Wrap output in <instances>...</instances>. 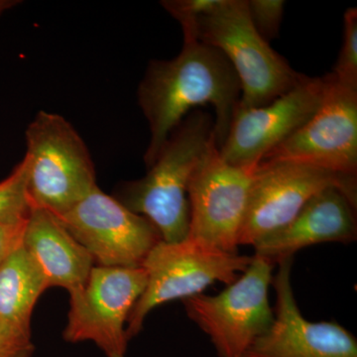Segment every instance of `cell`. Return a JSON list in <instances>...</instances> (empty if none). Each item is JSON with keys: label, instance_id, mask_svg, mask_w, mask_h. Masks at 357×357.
I'll return each mask as SVG.
<instances>
[{"label": "cell", "instance_id": "1", "mask_svg": "<svg viewBox=\"0 0 357 357\" xmlns=\"http://www.w3.org/2000/svg\"><path fill=\"white\" fill-rule=\"evenodd\" d=\"M137 98L150 129L144 154L149 168L174 129L197 107L215 109L213 134L220 149L239 109L241 88L222 52L199 41L184 42L177 57L150 61Z\"/></svg>", "mask_w": 357, "mask_h": 357}, {"label": "cell", "instance_id": "2", "mask_svg": "<svg viewBox=\"0 0 357 357\" xmlns=\"http://www.w3.org/2000/svg\"><path fill=\"white\" fill-rule=\"evenodd\" d=\"M213 126L210 114L192 112L174 129L146 175L117 189L114 198L147 218L165 243L189 237L188 189L197 167L215 143Z\"/></svg>", "mask_w": 357, "mask_h": 357}, {"label": "cell", "instance_id": "3", "mask_svg": "<svg viewBox=\"0 0 357 357\" xmlns=\"http://www.w3.org/2000/svg\"><path fill=\"white\" fill-rule=\"evenodd\" d=\"M196 40L222 52L234 68L241 88L239 109L266 105L304 77L256 31L246 0H222L199 17Z\"/></svg>", "mask_w": 357, "mask_h": 357}, {"label": "cell", "instance_id": "4", "mask_svg": "<svg viewBox=\"0 0 357 357\" xmlns=\"http://www.w3.org/2000/svg\"><path fill=\"white\" fill-rule=\"evenodd\" d=\"M31 206L64 215L98 187L88 146L60 114L41 110L25 132Z\"/></svg>", "mask_w": 357, "mask_h": 357}, {"label": "cell", "instance_id": "5", "mask_svg": "<svg viewBox=\"0 0 357 357\" xmlns=\"http://www.w3.org/2000/svg\"><path fill=\"white\" fill-rule=\"evenodd\" d=\"M252 261V256L225 252L187 238L181 243L161 241L142 263L147 284L126 324L128 340L141 332L152 310L174 300H185L203 294L215 282L230 285Z\"/></svg>", "mask_w": 357, "mask_h": 357}, {"label": "cell", "instance_id": "6", "mask_svg": "<svg viewBox=\"0 0 357 357\" xmlns=\"http://www.w3.org/2000/svg\"><path fill=\"white\" fill-rule=\"evenodd\" d=\"M274 264L253 255L248 269L222 293L183 300L188 317L210 337L218 357H243L273 324L269 287Z\"/></svg>", "mask_w": 357, "mask_h": 357}, {"label": "cell", "instance_id": "7", "mask_svg": "<svg viewBox=\"0 0 357 357\" xmlns=\"http://www.w3.org/2000/svg\"><path fill=\"white\" fill-rule=\"evenodd\" d=\"M146 284L143 267H93L86 285L70 294L66 342H91L107 357H126V324Z\"/></svg>", "mask_w": 357, "mask_h": 357}, {"label": "cell", "instance_id": "8", "mask_svg": "<svg viewBox=\"0 0 357 357\" xmlns=\"http://www.w3.org/2000/svg\"><path fill=\"white\" fill-rule=\"evenodd\" d=\"M256 168L227 163L213 143L190 181L188 238L225 252L238 253Z\"/></svg>", "mask_w": 357, "mask_h": 357}, {"label": "cell", "instance_id": "9", "mask_svg": "<svg viewBox=\"0 0 357 357\" xmlns=\"http://www.w3.org/2000/svg\"><path fill=\"white\" fill-rule=\"evenodd\" d=\"M324 79L316 114L259 164L293 162L356 177L357 89L340 83L332 73Z\"/></svg>", "mask_w": 357, "mask_h": 357}, {"label": "cell", "instance_id": "10", "mask_svg": "<svg viewBox=\"0 0 357 357\" xmlns=\"http://www.w3.org/2000/svg\"><path fill=\"white\" fill-rule=\"evenodd\" d=\"M337 187L357 204L356 177L293 162L259 164L249 194L239 245L256 241L288 225L314 195Z\"/></svg>", "mask_w": 357, "mask_h": 357}, {"label": "cell", "instance_id": "11", "mask_svg": "<svg viewBox=\"0 0 357 357\" xmlns=\"http://www.w3.org/2000/svg\"><path fill=\"white\" fill-rule=\"evenodd\" d=\"M57 218L98 266L141 267L150 250L162 241L147 218L128 210L98 185Z\"/></svg>", "mask_w": 357, "mask_h": 357}, {"label": "cell", "instance_id": "12", "mask_svg": "<svg viewBox=\"0 0 357 357\" xmlns=\"http://www.w3.org/2000/svg\"><path fill=\"white\" fill-rule=\"evenodd\" d=\"M324 91V77L304 76L299 84L273 102L260 107L238 109L218 149L220 156L234 166L257 167L268 153L316 114Z\"/></svg>", "mask_w": 357, "mask_h": 357}, {"label": "cell", "instance_id": "13", "mask_svg": "<svg viewBox=\"0 0 357 357\" xmlns=\"http://www.w3.org/2000/svg\"><path fill=\"white\" fill-rule=\"evenodd\" d=\"M293 257L278 262L274 277L276 310L269 330L258 337L243 357H357V340L333 321L312 323L301 314L294 297Z\"/></svg>", "mask_w": 357, "mask_h": 357}, {"label": "cell", "instance_id": "14", "mask_svg": "<svg viewBox=\"0 0 357 357\" xmlns=\"http://www.w3.org/2000/svg\"><path fill=\"white\" fill-rule=\"evenodd\" d=\"M356 206L342 190L326 188L309 199L288 225L256 241L255 255L278 263L314 244L354 243Z\"/></svg>", "mask_w": 357, "mask_h": 357}, {"label": "cell", "instance_id": "15", "mask_svg": "<svg viewBox=\"0 0 357 357\" xmlns=\"http://www.w3.org/2000/svg\"><path fill=\"white\" fill-rule=\"evenodd\" d=\"M21 243L43 272L49 287L73 293L86 285L95 267L93 256L44 208L32 206Z\"/></svg>", "mask_w": 357, "mask_h": 357}, {"label": "cell", "instance_id": "16", "mask_svg": "<svg viewBox=\"0 0 357 357\" xmlns=\"http://www.w3.org/2000/svg\"><path fill=\"white\" fill-rule=\"evenodd\" d=\"M48 288L43 272L20 241L0 264V326L31 337L33 310Z\"/></svg>", "mask_w": 357, "mask_h": 357}, {"label": "cell", "instance_id": "17", "mask_svg": "<svg viewBox=\"0 0 357 357\" xmlns=\"http://www.w3.org/2000/svg\"><path fill=\"white\" fill-rule=\"evenodd\" d=\"M29 161H22L8 177L0 182V225H18L26 222L31 211L28 194Z\"/></svg>", "mask_w": 357, "mask_h": 357}, {"label": "cell", "instance_id": "18", "mask_svg": "<svg viewBox=\"0 0 357 357\" xmlns=\"http://www.w3.org/2000/svg\"><path fill=\"white\" fill-rule=\"evenodd\" d=\"M340 83L357 89V9L351 7L344 15V40L332 73Z\"/></svg>", "mask_w": 357, "mask_h": 357}, {"label": "cell", "instance_id": "19", "mask_svg": "<svg viewBox=\"0 0 357 357\" xmlns=\"http://www.w3.org/2000/svg\"><path fill=\"white\" fill-rule=\"evenodd\" d=\"M222 0H164L161 6L180 23L184 42L197 41V21L204 14L217 8Z\"/></svg>", "mask_w": 357, "mask_h": 357}, {"label": "cell", "instance_id": "20", "mask_svg": "<svg viewBox=\"0 0 357 357\" xmlns=\"http://www.w3.org/2000/svg\"><path fill=\"white\" fill-rule=\"evenodd\" d=\"M248 10L251 22L265 41L277 38L280 32L286 2L284 0H249Z\"/></svg>", "mask_w": 357, "mask_h": 357}, {"label": "cell", "instance_id": "21", "mask_svg": "<svg viewBox=\"0 0 357 357\" xmlns=\"http://www.w3.org/2000/svg\"><path fill=\"white\" fill-rule=\"evenodd\" d=\"M34 351L31 337L14 335L0 326V357H32Z\"/></svg>", "mask_w": 357, "mask_h": 357}, {"label": "cell", "instance_id": "22", "mask_svg": "<svg viewBox=\"0 0 357 357\" xmlns=\"http://www.w3.org/2000/svg\"><path fill=\"white\" fill-rule=\"evenodd\" d=\"M25 223L0 225V264L22 239Z\"/></svg>", "mask_w": 357, "mask_h": 357}, {"label": "cell", "instance_id": "23", "mask_svg": "<svg viewBox=\"0 0 357 357\" xmlns=\"http://www.w3.org/2000/svg\"><path fill=\"white\" fill-rule=\"evenodd\" d=\"M18 3H20V1H17V0H0V15L4 11L17 6Z\"/></svg>", "mask_w": 357, "mask_h": 357}]
</instances>
